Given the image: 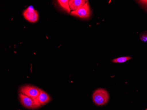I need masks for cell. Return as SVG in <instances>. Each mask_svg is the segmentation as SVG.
Wrapping results in <instances>:
<instances>
[{
	"label": "cell",
	"mask_w": 147,
	"mask_h": 110,
	"mask_svg": "<svg viewBox=\"0 0 147 110\" xmlns=\"http://www.w3.org/2000/svg\"><path fill=\"white\" fill-rule=\"evenodd\" d=\"M109 95L108 92L103 88L96 89L92 94L93 102L98 106L104 105L108 102Z\"/></svg>",
	"instance_id": "obj_1"
},
{
	"label": "cell",
	"mask_w": 147,
	"mask_h": 110,
	"mask_svg": "<svg viewBox=\"0 0 147 110\" xmlns=\"http://www.w3.org/2000/svg\"><path fill=\"white\" fill-rule=\"evenodd\" d=\"M19 97L21 104L26 108L34 109L42 106L38 99H33L20 92L19 93Z\"/></svg>",
	"instance_id": "obj_2"
},
{
	"label": "cell",
	"mask_w": 147,
	"mask_h": 110,
	"mask_svg": "<svg viewBox=\"0 0 147 110\" xmlns=\"http://www.w3.org/2000/svg\"><path fill=\"white\" fill-rule=\"evenodd\" d=\"M70 14L82 19H89L91 16V11L88 1L80 9L71 11Z\"/></svg>",
	"instance_id": "obj_3"
},
{
	"label": "cell",
	"mask_w": 147,
	"mask_h": 110,
	"mask_svg": "<svg viewBox=\"0 0 147 110\" xmlns=\"http://www.w3.org/2000/svg\"><path fill=\"white\" fill-rule=\"evenodd\" d=\"M20 92L33 99H37L39 95V88L34 86L26 85L20 88Z\"/></svg>",
	"instance_id": "obj_4"
},
{
	"label": "cell",
	"mask_w": 147,
	"mask_h": 110,
	"mask_svg": "<svg viewBox=\"0 0 147 110\" xmlns=\"http://www.w3.org/2000/svg\"><path fill=\"white\" fill-rule=\"evenodd\" d=\"M24 18L30 23H35L38 20L39 16L38 11L32 6L29 7L23 12Z\"/></svg>",
	"instance_id": "obj_5"
},
{
	"label": "cell",
	"mask_w": 147,
	"mask_h": 110,
	"mask_svg": "<svg viewBox=\"0 0 147 110\" xmlns=\"http://www.w3.org/2000/svg\"><path fill=\"white\" fill-rule=\"evenodd\" d=\"M88 1L86 0H70L69 5L70 9L71 11L76 10L83 6Z\"/></svg>",
	"instance_id": "obj_6"
},
{
	"label": "cell",
	"mask_w": 147,
	"mask_h": 110,
	"mask_svg": "<svg viewBox=\"0 0 147 110\" xmlns=\"http://www.w3.org/2000/svg\"><path fill=\"white\" fill-rule=\"evenodd\" d=\"M39 95L37 99L41 106L44 105L49 102L51 101V98L49 95L42 89L39 88Z\"/></svg>",
	"instance_id": "obj_7"
},
{
	"label": "cell",
	"mask_w": 147,
	"mask_h": 110,
	"mask_svg": "<svg viewBox=\"0 0 147 110\" xmlns=\"http://www.w3.org/2000/svg\"><path fill=\"white\" fill-rule=\"evenodd\" d=\"M58 3L59 6L67 11V13H71V10L70 9V6L69 5V1L68 0H58L57 1Z\"/></svg>",
	"instance_id": "obj_8"
},
{
	"label": "cell",
	"mask_w": 147,
	"mask_h": 110,
	"mask_svg": "<svg viewBox=\"0 0 147 110\" xmlns=\"http://www.w3.org/2000/svg\"><path fill=\"white\" fill-rule=\"evenodd\" d=\"M132 57H120L117 58L112 59V62L115 63H123L125 62L126 61L131 59Z\"/></svg>",
	"instance_id": "obj_9"
},
{
	"label": "cell",
	"mask_w": 147,
	"mask_h": 110,
	"mask_svg": "<svg viewBox=\"0 0 147 110\" xmlns=\"http://www.w3.org/2000/svg\"><path fill=\"white\" fill-rule=\"evenodd\" d=\"M137 2L147 12V0L137 1Z\"/></svg>",
	"instance_id": "obj_10"
},
{
	"label": "cell",
	"mask_w": 147,
	"mask_h": 110,
	"mask_svg": "<svg viewBox=\"0 0 147 110\" xmlns=\"http://www.w3.org/2000/svg\"><path fill=\"white\" fill-rule=\"evenodd\" d=\"M140 38L144 42H147V31H145L142 33L140 35Z\"/></svg>",
	"instance_id": "obj_11"
},
{
	"label": "cell",
	"mask_w": 147,
	"mask_h": 110,
	"mask_svg": "<svg viewBox=\"0 0 147 110\" xmlns=\"http://www.w3.org/2000/svg\"><path fill=\"white\" fill-rule=\"evenodd\" d=\"M147 110V109H146V110Z\"/></svg>",
	"instance_id": "obj_12"
}]
</instances>
